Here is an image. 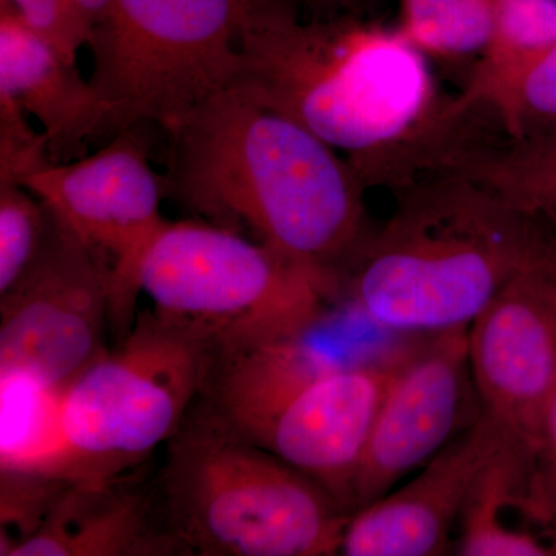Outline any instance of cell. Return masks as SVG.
<instances>
[{"label": "cell", "instance_id": "obj_14", "mask_svg": "<svg viewBox=\"0 0 556 556\" xmlns=\"http://www.w3.org/2000/svg\"><path fill=\"white\" fill-rule=\"evenodd\" d=\"M181 555L161 517L155 489L130 481H68L40 525L5 556Z\"/></svg>", "mask_w": 556, "mask_h": 556}, {"label": "cell", "instance_id": "obj_18", "mask_svg": "<svg viewBox=\"0 0 556 556\" xmlns=\"http://www.w3.org/2000/svg\"><path fill=\"white\" fill-rule=\"evenodd\" d=\"M467 105L495 116L507 138L556 131V43L459 94Z\"/></svg>", "mask_w": 556, "mask_h": 556}, {"label": "cell", "instance_id": "obj_12", "mask_svg": "<svg viewBox=\"0 0 556 556\" xmlns=\"http://www.w3.org/2000/svg\"><path fill=\"white\" fill-rule=\"evenodd\" d=\"M404 354L332 369L243 438L314 479L353 515L354 486L369 434Z\"/></svg>", "mask_w": 556, "mask_h": 556}, {"label": "cell", "instance_id": "obj_19", "mask_svg": "<svg viewBox=\"0 0 556 556\" xmlns=\"http://www.w3.org/2000/svg\"><path fill=\"white\" fill-rule=\"evenodd\" d=\"M397 30L426 56H481L495 27V0H399Z\"/></svg>", "mask_w": 556, "mask_h": 556}, {"label": "cell", "instance_id": "obj_16", "mask_svg": "<svg viewBox=\"0 0 556 556\" xmlns=\"http://www.w3.org/2000/svg\"><path fill=\"white\" fill-rule=\"evenodd\" d=\"M538 526L556 536V525L541 495L536 457L508 445L481 475L453 544L464 556H555L556 541L527 529Z\"/></svg>", "mask_w": 556, "mask_h": 556}, {"label": "cell", "instance_id": "obj_25", "mask_svg": "<svg viewBox=\"0 0 556 556\" xmlns=\"http://www.w3.org/2000/svg\"><path fill=\"white\" fill-rule=\"evenodd\" d=\"M314 5L325 7V9H329V7H340L343 3H346L348 0H311Z\"/></svg>", "mask_w": 556, "mask_h": 556}, {"label": "cell", "instance_id": "obj_2", "mask_svg": "<svg viewBox=\"0 0 556 556\" xmlns=\"http://www.w3.org/2000/svg\"><path fill=\"white\" fill-rule=\"evenodd\" d=\"M167 193L215 225L244 228L336 291L369 233L365 190L324 139L239 87L174 134Z\"/></svg>", "mask_w": 556, "mask_h": 556}, {"label": "cell", "instance_id": "obj_24", "mask_svg": "<svg viewBox=\"0 0 556 556\" xmlns=\"http://www.w3.org/2000/svg\"><path fill=\"white\" fill-rule=\"evenodd\" d=\"M68 2L72 3L84 24L89 27L91 39H93L94 33L108 25L115 0H68Z\"/></svg>", "mask_w": 556, "mask_h": 556}, {"label": "cell", "instance_id": "obj_9", "mask_svg": "<svg viewBox=\"0 0 556 556\" xmlns=\"http://www.w3.org/2000/svg\"><path fill=\"white\" fill-rule=\"evenodd\" d=\"M109 327V291L100 266L49 211L38 254L0 295L2 380H24L60 394L108 351Z\"/></svg>", "mask_w": 556, "mask_h": 556}, {"label": "cell", "instance_id": "obj_11", "mask_svg": "<svg viewBox=\"0 0 556 556\" xmlns=\"http://www.w3.org/2000/svg\"><path fill=\"white\" fill-rule=\"evenodd\" d=\"M467 332L482 412L536 457L556 391V263L515 277Z\"/></svg>", "mask_w": 556, "mask_h": 556}, {"label": "cell", "instance_id": "obj_17", "mask_svg": "<svg viewBox=\"0 0 556 556\" xmlns=\"http://www.w3.org/2000/svg\"><path fill=\"white\" fill-rule=\"evenodd\" d=\"M442 172L463 175L556 230V131L506 142L479 138Z\"/></svg>", "mask_w": 556, "mask_h": 556}, {"label": "cell", "instance_id": "obj_1", "mask_svg": "<svg viewBox=\"0 0 556 556\" xmlns=\"http://www.w3.org/2000/svg\"><path fill=\"white\" fill-rule=\"evenodd\" d=\"M236 86L342 153L367 188L442 170L478 134L460 97L438 93L427 56L399 30L300 20L291 0H247Z\"/></svg>", "mask_w": 556, "mask_h": 556}, {"label": "cell", "instance_id": "obj_21", "mask_svg": "<svg viewBox=\"0 0 556 556\" xmlns=\"http://www.w3.org/2000/svg\"><path fill=\"white\" fill-rule=\"evenodd\" d=\"M49 225V208L20 182L0 181V295L30 266Z\"/></svg>", "mask_w": 556, "mask_h": 556}, {"label": "cell", "instance_id": "obj_22", "mask_svg": "<svg viewBox=\"0 0 556 556\" xmlns=\"http://www.w3.org/2000/svg\"><path fill=\"white\" fill-rule=\"evenodd\" d=\"M11 9L33 33L68 61L91 42V31L68 0H0V10Z\"/></svg>", "mask_w": 556, "mask_h": 556}, {"label": "cell", "instance_id": "obj_23", "mask_svg": "<svg viewBox=\"0 0 556 556\" xmlns=\"http://www.w3.org/2000/svg\"><path fill=\"white\" fill-rule=\"evenodd\" d=\"M536 471L541 495L556 525V391L544 416L536 453Z\"/></svg>", "mask_w": 556, "mask_h": 556}, {"label": "cell", "instance_id": "obj_15", "mask_svg": "<svg viewBox=\"0 0 556 556\" xmlns=\"http://www.w3.org/2000/svg\"><path fill=\"white\" fill-rule=\"evenodd\" d=\"M0 94L38 119L54 163L75 160L90 139L108 135V109L90 79L11 9L0 10Z\"/></svg>", "mask_w": 556, "mask_h": 556}, {"label": "cell", "instance_id": "obj_20", "mask_svg": "<svg viewBox=\"0 0 556 556\" xmlns=\"http://www.w3.org/2000/svg\"><path fill=\"white\" fill-rule=\"evenodd\" d=\"M556 43V0H495L492 39L467 87L479 86Z\"/></svg>", "mask_w": 556, "mask_h": 556}, {"label": "cell", "instance_id": "obj_3", "mask_svg": "<svg viewBox=\"0 0 556 556\" xmlns=\"http://www.w3.org/2000/svg\"><path fill=\"white\" fill-rule=\"evenodd\" d=\"M342 280L354 308L390 331L470 327L504 288L556 263V230L463 175L438 172L397 190Z\"/></svg>", "mask_w": 556, "mask_h": 556}, {"label": "cell", "instance_id": "obj_8", "mask_svg": "<svg viewBox=\"0 0 556 556\" xmlns=\"http://www.w3.org/2000/svg\"><path fill=\"white\" fill-rule=\"evenodd\" d=\"M139 127L118 131L93 155L49 161L21 181L100 266L119 342L135 321L142 260L167 223L161 215L167 179L153 170Z\"/></svg>", "mask_w": 556, "mask_h": 556}, {"label": "cell", "instance_id": "obj_13", "mask_svg": "<svg viewBox=\"0 0 556 556\" xmlns=\"http://www.w3.org/2000/svg\"><path fill=\"white\" fill-rule=\"evenodd\" d=\"M511 444L518 445L482 412L477 422L419 468L415 477L351 515L340 555L448 554L453 530L479 478Z\"/></svg>", "mask_w": 556, "mask_h": 556}, {"label": "cell", "instance_id": "obj_7", "mask_svg": "<svg viewBox=\"0 0 556 556\" xmlns=\"http://www.w3.org/2000/svg\"><path fill=\"white\" fill-rule=\"evenodd\" d=\"M244 9L247 0H115L89 47L108 135L146 124L174 134L236 86Z\"/></svg>", "mask_w": 556, "mask_h": 556}, {"label": "cell", "instance_id": "obj_4", "mask_svg": "<svg viewBox=\"0 0 556 556\" xmlns=\"http://www.w3.org/2000/svg\"><path fill=\"white\" fill-rule=\"evenodd\" d=\"M166 445L153 489L181 555H340L351 518L345 508L232 430L203 399Z\"/></svg>", "mask_w": 556, "mask_h": 556}, {"label": "cell", "instance_id": "obj_5", "mask_svg": "<svg viewBox=\"0 0 556 556\" xmlns=\"http://www.w3.org/2000/svg\"><path fill=\"white\" fill-rule=\"evenodd\" d=\"M214 356L207 340L142 311L115 351L61 391L53 444L31 470L70 481L112 478L144 459L177 433Z\"/></svg>", "mask_w": 556, "mask_h": 556}, {"label": "cell", "instance_id": "obj_10", "mask_svg": "<svg viewBox=\"0 0 556 556\" xmlns=\"http://www.w3.org/2000/svg\"><path fill=\"white\" fill-rule=\"evenodd\" d=\"M467 331L430 334L405 350L369 434L354 486V511L416 473L481 416Z\"/></svg>", "mask_w": 556, "mask_h": 556}, {"label": "cell", "instance_id": "obj_6", "mask_svg": "<svg viewBox=\"0 0 556 556\" xmlns=\"http://www.w3.org/2000/svg\"><path fill=\"white\" fill-rule=\"evenodd\" d=\"M139 289L160 317L215 351L305 338L339 294L262 241L197 222L166 223L142 260Z\"/></svg>", "mask_w": 556, "mask_h": 556}]
</instances>
